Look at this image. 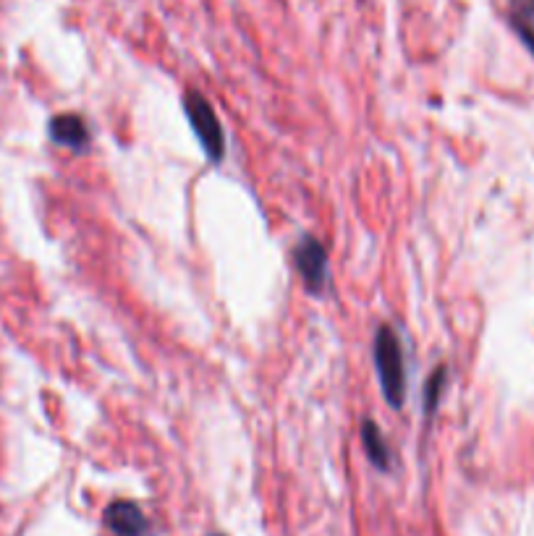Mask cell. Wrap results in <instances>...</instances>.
I'll return each instance as SVG.
<instances>
[{
  "instance_id": "cell-7",
  "label": "cell",
  "mask_w": 534,
  "mask_h": 536,
  "mask_svg": "<svg viewBox=\"0 0 534 536\" xmlns=\"http://www.w3.org/2000/svg\"><path fill=\"white\" fill-rule=\"evenodd\" d=\"M511 24L521 42L534 53V0H511Z\"/></svg>"
},
{
  "instance_id": "cell-6",
  "label": "cell",
  "mask_w": 534,
  "mask_h": 536,
  "mask_svg": "<svg viewBox=\"0 0 534 536\" xmlns=\"http://www.w3.org/2000/svg\"><path fill=\"white\" fill-rule=\"evenodd\" d=\"M362 445L367 450V458L375 469L388 471L393 466V455L391 448H388V442H385L383 432L377 427L375 421H362Z\"/></svg>"
},
{
  "instance_id": "cell-1",
  "label": "cell",
  "mask_w": 534,
  "mask_h": 536,
  "mask_svg": "<svg viewBox=\"0 0 534 536\" xmlns=\"http://www.w3.org/2000/svg\"><path fill=\"white\" fill-rule=\"evenodd\" d=\"M372 359H375L377 380H380V387H383L385 401L391 403L393 408H401L406 398V361L401 340H398L393 327L383 325L377 330Z\"/></svg>"
},
{
  "instance_id": "cell-3",
  "label": "cell",
  "mask_w": 534,
  "mask_h": 536,
  "mask_svg": "<svg viewBox=\"0 0 534 536\" xmlns=\"http://www.w3.org/2000/svg\"><path fill=\"white\" fill-rule=\"evenodd\" d=\"M294 262L299 275H302L304 285H307V291L320 296V293L328 288L330 278L325 246H322L315 236H304L294 249Z\"/></svg>"
},
{
  "instance_id": "cell-9",
  "label": "cell",
  "mask_w": 534,
  "mask_h": 536,
  "mask_svg": "<svg viewBox=\"0 0 534 536\" xmlns=\"http://www.w3.org/2000/svg\"><path fill=\"white\" fill-rule=\"evenodd\" d=\"M210 536H220V534H210Z\"/></svg>"
},
{
  "instance_id": "cell-4",
  "label": "cell",
  "mask_w": 534,
  "mask_h": 536,
  "mask_svg": "<svg viewBox=\"0 0 534 536\" xmlns=\"http://www.w3.org/2000/svg\"><path fill=\"white\" fill-rule=\"evenodd\" d=\"M105 526L116 536H144L150 523L137 505L118 500L105 508Z\"/></svg>"
},
{
  "instance_id": "cell-8",
  "label": "cell",
  "mask_w": 534,
  "mask_h": 536,
  "mask_svg": "<svg viewBox=\"0 0 534 536\" xmlns=\"http://www.w3.org/2000/svg\"><path fill=\"white\" fill-rule=\"evenodd\" d=\"M445 380H448V377H445V367L435 369L430 380H427V387H425V411H427V414H432V411L438 408L440 395H443Z\"/></svg>"
},
{
  "instance_id": "cell-5",
  "label": "cell",
  "mask_w": 534,
  "mask_h": 536,
  "mask_svg": "<svg viewBox=\"0 0 534 536\" xmlns=\"http://www.w3.org/2000/svg\"><path fill=\"white\" fill-rule=\"evenodd\" d=\"M50 136H53L55 144L61 147H69V150H87L89 144V129L87 121L76 113H63V116H55L50 121Z\"/></svg>"
},
{
  "instance_id": "cell-2",
  "label": "cell",
  "mask_w": 534,
  "mask_h": 536,
  "mask_svg": "<svg viewBox=\"0 0 534 536\" xmlns=\"http://www.w3.org/2000/svg\"><path fill=\"white\" fill-rule=\"evenodd\" d=\"M184 110L189 123H192V131L197 134L199 144H202V150L210 157V163H220L226 157V136H223V129H220V121L215 116L213 105L199 92H186Z\"/></svg>"
}]
</instances>
